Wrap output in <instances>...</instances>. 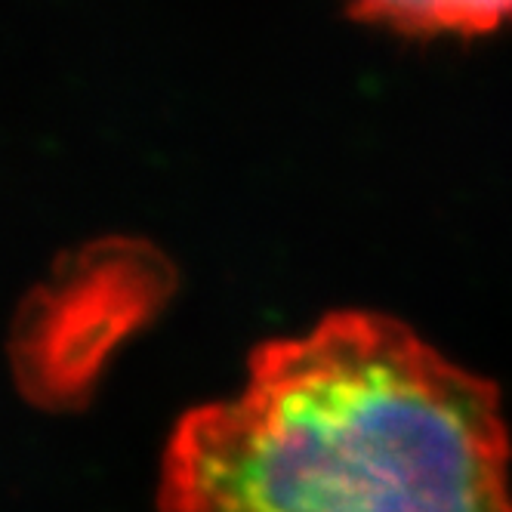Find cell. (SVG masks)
Segmentation results:
<instances>
[{"instance_id":"cell-1","label":"cell","mask_w":512,"mask_h":512,"mask_svg":"<svg viewBox=\"0 0 512 512\" xmlns=\"http://www.w3.org/2000/svg\"><path fill=\"white\" fill-rule=\"evenodd\" d=\"M509 463L497 383L405 321L340 309L176 420L158 512H512Z\"/></svg>"},{"instance_id":"cell-2","label":"cell","mask_w":512,"mask_h":512,"mask_svg":"<svg viewBox=\"0 0 512 512\" xmlns=\"http://www.w3.org/2000/svg\"><path fill=\"white\" fill-rule=\"evenodd\" d=\"M364 22L405 34H488L512 19V0H352Z\"/></svg>"}]
</instances>
